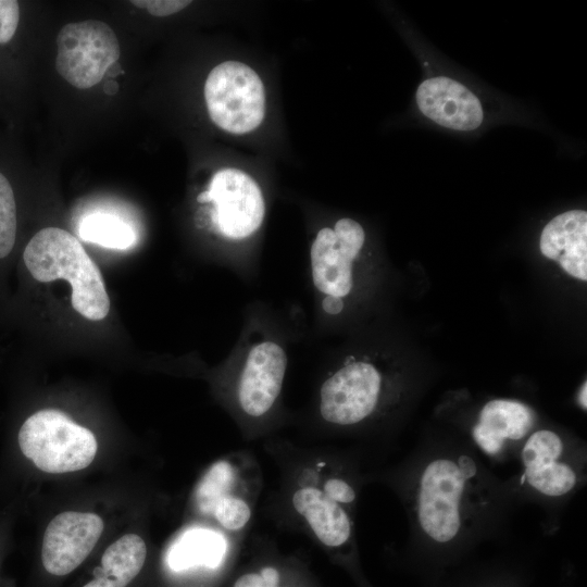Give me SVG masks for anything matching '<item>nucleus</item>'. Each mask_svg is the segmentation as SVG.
Returning <instances> with one entry per match:
<instances>
[{
    "mask_svg": "<svg viewBox=\"0 0 587 587\" xmlns=\"http://www.w3.org/2000/svg\"><path fill=\"white\" fill-rule=\"evenodd\" d=\"M480 475L466 454L441 455L421 471L415 487V520L429 540L446 545L459 539L485 503Z\"/></svg>",
    "mask_w": 587,
    "mask_h": 587,
    "instance_id": "obj_1",
    "label": "nucleus"
},
{
    "mask_svg": "<svg viewBox=\"0 0 587 587\" xmlns=\"http://www.w3.org/2000/svg\"><path fill=\"white\" fill-rule=\"evenodd\" d=\"M23 259L38 282L67 280L72 286V305L80 315L91 321L108 315L110 299L100 270L71 233L42 228L27 243Z\"/></svg>",
    "mask_w": 587,
    "mask_h": 587,
    "instance_id": "obj_2",
    "label": "nucleus"
},
{
    "mask_svg": "<svg viewBox=\"0 0 587 587\" xmlns=\"http://www.w3.org/2000/svg\"><path fill=\"white\" fill-rule=\"evenodd\" d=\"M18 445L39 470L51 474L87 467L98 448L91 430L53 409L40 410L23 423Z\"/></svg>",
    "mask_w": 587,
    "mask_h": 587,
    "instance_id": "obj_3",
    "label": "nucleus"
},
{
    "mask_svg": "<svg viewBox=\"0 0 587 587\" xmlns=\"http://www.w3.org/2000/svg\"><path fill=\"white\" fill-rule=\"evenodd\" d=\"M204 98L211 120L228 133H249L264 118L263 83L245 63L226 61L213 67L204 84Z\"/></svg>",
    "mask_w": 587,
    "mask_h": 587,
    "instance_id": "obj_4",
    "label": "nucleus"
},
{
    "mask_svg": "<svg viewBox=\"0 0 587 587\" xmlns=\"http://www.w3.org/2000/svg\"><path fill=\"white\" fill-rule=\"evenodd\" d=\"M118 58V39L102 21L68 23L58 34L55 68L76 88L88 89L100 83Z\"/></svg>",
    "mask_w": 587,
    "mask_h": 587,
    "instance_id": "obj_5",
    "label": "nucleus"
},
{
    "mask_svg": "<svg viewBox=\"0 0 587 587\" xmlns=\"http://www.w3.org/2000/svg\"><path fill=\"white\" fill-rule=\"evenodd\" d=\"M198 200L212 204L213 224L229 239L251 236L264 220L265 202L259 185L237 168L217 171Z\"/></svg>",
    "mask_w": 587,
    "mask_h": 587,
    "instance_id": "obj_6",
    "label": "nucleus"
},
{
    "mask_svg": "<svg viewBox=\"0 0 587 587\" xmlns=\"http://www.w3.org/2000/svg\"><path fill=\"white\" fill-rule=\"evenodd\" d=\"M365 235L351 218H340L335 226L321 228L310 249L312 280L325 300H341L353 285L352 263L360 253Z\"/></svg>",
    "mask_w": 587,
    "mask_h": 587,
    "instance_id": "obj_7",
    "label": "nucleus"
},
{
    "mask_svg": "<svg viewBox=\"0 0 587 587\" xmlns=\"http://www.w3.org/2000/svg\"><path fill=\"white\" fill-rule=\"evenodd\" d=\"M383 376L371 363L348 362L325 379L320 389V413L328 423L353 425L378 405Z\"/></svg>",
    "mask_w": 587,
    "mask_h": 587,
    "instance_id": "obj_8",
    "label": "nucleus"
},
{
    "mask_svg": "<svg viewBox=\"0 0 587 587\" xmlns=\"http://www.w3.org/2000/svg\"><path fill=\"white\" fill-rule=\"evenodd\" d=\"M103 530L102 519L90 512L67 511L48 524L41 560L48 573L62 576L74 571L89 555Z\"/></svg>",
    "mask_w": 587,
    "mask_h": 587,
    "instance_id": "obj_9",
    "label": "nucleus"
},
{
    "mask_svg": "<svg viewBox=\"0 0 587 587\" xmlns=\"http://www.w3.org/2000/svg\"><path fill=\"white\" fill-rule=\"evenodd\" d=\"M523 480L546 497H563L578 483L575 466L569 462L562 438L549 429L527 436L521 449Z\"/></svg>",
    "mask_w": 587,
    "mask_h": 587,
    "instance_id": "obj_10",
    "label": "nucleus"
},
{
    "mask_svg": "<svg viewBox=\"0 0 587 587\" xmlns=\"http://www.w3.org/2000/svg\"><path fill=\"white\" fill-rule=\"evenodd\" d=\"M287 357L280 345L263 340L248 351L237 386V399L249 416L260 417L274 405L284 383Z\"/></svg>",
    "mask_w": 587,
    "mask_h": 587,
    "instance_id": "obj_11",
    "label": "nucleus"
},
{
    "mask_svg": "<svg viewBox=\"0 0 587 587\" xmlns=\"http://www.w3.org/2000/svg\"><path fill=\"white\" fill-rule=\"evenodd\" d=\"M416 102L426 117L444 127L473 130L483 122V109L477 97L449 77L424 80L417 88Z\"/></svg>",
    "mask_w": 587,
    "mask_h": 587,
    "instance_id": "obj_12",
    "label": "nucleus"
},
{
    "mask_svg": "<svg viewBox=\"0 0 587 587\" xmlns=\"http://www.w3.org/2000/svg\"><path fill=\"white\" fill-rule=\"evenodd\" d=\"M536 421L527 404L510 399L488 401L479 412L472 437L482 452L498 458L510 442L524 439Z\"/></svg>",
    "mask_w": 587,
    "mask_h": 587,
    "instance_id": "obj_13",
    "label": "nucleus"
},
{
    "mask_svg": "<svg viewBox=\"0 0 587 587\" xmlns=\"http://www.w3.org/2000/svg\"><path fill=\"white\" fill-rule=\"evenodd\" d=\"M236 484L235 466L221 460L207 471L195 492L199 512L213 516L227 530L243 528L251 517L250 505L234 491Z\"/></svg>",
    "mask_w": 587,
    "mask_h": 587,
    "instance_id": "obj_14",
    "label": "nucleus"
},
{
    "mask_svg": "<svg viewBox=\"0 0 587 587\" xmlns=\"http://www.w3.org/2000/svg\"><path fill=\"white\" fill-rule=\"evenodd\" d=\"M539 248L567 274L587 280V213L572 210L557 215L544 227Z\"/></svg>",
    "mask_w": 587,
    "mask_h": 587,
    "instance_id": "obj_15",
    "label": "nucleus"
},
{
    "mask_svg": "<svg viewBox=\"0 0 587 587\" xmlns=\"http://www.w3.org/2000/svg\"><path fill=\"white\" fill-rule=\"evenodd\" d=\"M292 505L323 545L340 547L351 538L352 523L347 510L342 504L329 499L320 488H298L292 495Z\"/></svg>",
    "mask_w": 587,
    "mask_h": 587,
    "instance_id": "obj_16",
    "label": "nucleus"
},
{
    "mask_svg": "<svg viewBox=\"0 0 587 587\" xmlns=\"http://www.w3.org/2000/svg\"><path fill=\"white\" fill-rule=\"evenodd\" d=\"M147 555L143 539L127 534L111 544L101 559L95 578L84 587H126L141 571Z\"/></svg>",
    "mask_w": 587,
    "mask_h": 587,
    "instance_id": "obj_17",
    "label": "nucleus"
},
{
    "mask_svg": "<svg viewBox=\"0 0 587 587\" xmlns=\"http://www.w3.org/2000/svg\"><path fill=\"white\" fill-rule=\"evenodd\" d=\"M226 549V540L220 533L196 527L184 532L172 544L166 561L175 572L197 566L215 569L223 562Z\"/></svg>",
    "mask_w": 587,
    "mask_h": 587,
    "instance_id": "obj_18",
    "label": "nucleus"
},
{
    "mask_svg": "<svg viewBox=\"0 0 587 587\" xmlns=\"http://www.w3.org/2000/svg\"><path fill=\"white\" fill-rule=\"evenodd\" d=\"M79 237L104 248L125 250L136 242V233L132 225L120 216L95 212L83 217L78 225Z\"/></svg>",
    "mask_w": 587,
    "mask_h": 587,
    "instance_id": "obj_19",
    "label": "nucleus"
},
{
    "mask_svg": "<svg viewBox=\"0 0 587 587\" xmlns=\"http://www.w3.org/2000/svg\"><path fill=\"white\" fill-rule=\"evenodd\" d=\"M16 236V205L12 187L0 173V258L13 249Z\"/></svg>",
    "mask_w": 587,
    "mask_h": 587,
    "instance_id": "obj_20",
    "label": "nucleus"
},
{
    "mask_svg": "<svg viewBox=\"0 0 587 587\" xmlns=\"http://www.w3.org/2000/svg\"><path fill=\"white\" fill-rule=\"evenodd\" d=\"M20 21V5L15 0H0V45L10 41Z\"/></svg>",
    "mask_w": 587,
    "mask_h": 587,
    "instance_id": "obj_21",
    "label": "nucleus"
},
{
    "mask_svg": "<svg viewBox=\"0 0 587 587\" xmlns=\"http://www.w3.org/2000/svg\"><path fill=\"white\" fill-rule=\"evenodd\" d=\"M329 499L342 505L351 504L355 500V490L349 482L341 477H330L325 480L321 489Z\"/></svg>",
    "mask_w": 587,
    "mask_h": 587,
    "instance_id": "obj_22",
    "label": "nucleus"
},
{
    "mask_svg": "<svg viewBox=\"0 0 587 587\" xmlns=\"http://www.w3.org/2000/svg\"><path fill=\"white\" fill-rule=\"evenodd\" d=\"M279 573L272 566H266L260 573H247L241 575L234 587H278Z\"/></svg>",
    "mask_w": 587,
    "mask_h": 587,
    "instance_id": "obj_23",
    "label": "nucleus"
},
{
    "mask_svg": "<svg viewBox=\"0 0 587 587\" xmlns=\"http://www.w3.org/2000/svg\"><path fill=\"white\" fill-rule=\"evenodd\" d=\"M132 3L137 8L146 9L154 16H167L185 9L191 2L182 0H136L132 1Z\"/></svg>",
    "mask_w": 587,
    "mask_h": 587,
    "instance_id": "obj_24",
    "label": "nucleus"
},
{
    "mask_svg": "<svg viewBox=\"0 0 587 587\" xmlns=\"http://www.w3.org/2000/svg\"><path fill=\"white\" fill-rule=\"evenodd\" d=\"M586 384L587 383L584 382V384H583V386H582V388L579 390V395H578L579 404L584 410H586V408H587V398H586V392H587V387L586 386L587 385Z\"/></svg>",
    "mask_w": 587,
    "mask_h": 587,
    "instance_id": "obj_25",
    "label": "nucleus"
}]
</instances>
